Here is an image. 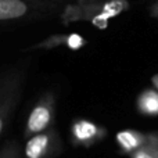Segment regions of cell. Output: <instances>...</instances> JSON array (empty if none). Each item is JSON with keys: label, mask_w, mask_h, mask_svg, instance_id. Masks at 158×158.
I'll use <instances>...</instances> for the list:
<instances>
[{"label": "cell", "mask_w": 158, "mask_h": 158, "mask_svg": "<svg viewBox=\"0 0 158 158\" xmlns=\"http://www.w3.org/2000/svg\"><path fill=\"white\" fill-rule=\"evenodd\" d=\"M27 13L28 6L24 0H0V19L2 21L21 18Z\"/></svg>", "instance_id": "1"}, {"label": "cell", "mask_w": 158, "mask_h": 158, "mask_svg": "<svg viewBox=\"0 0 158 158\" xmlns=\"http://www.w3.org/2000/svg\"><path fill=\"white\" fill-rule=\"evenodd\" d=\"M49 121H50V110L43 104L36 106L32 110L29 119H28V131L33 132V133L43 131L49 125Z\"/></svg>", "instance_id": "2"}, {"label": "cell", "mask_w": 158, "mask_h": 158, "mask_svg": "<svg viewBox=\"0 0 158 158\" xmlns=\"http://www.w3.org/2000/svg\"><path fill=\"white\" fill-rule=\"evenodd\" d=\"M49 144V136L47 135H36L25 146V156L28 158H40L46 151Z\"/></svg>", "instance_id": "3"}, {"label": "cell", "mask_w": 158, "mask_h": 158, "mask_svg": "<svg viewBox=\"0 0 158 158\" xmlns=\"http://www.w3.org/2000/svg\"><path fill=\"white\" fill-rule=\"evenodd\" d=\"M97 133V128L93 123L86 122V121H81L75 125V135L79 140H87L92 139Z\"/></svg>", "instance_id": "4"}, {"label": "cell", "mask_w": 158, "mask_h": 158, "mask_svg": "<svg viewBox=\"0 0 158 158\" xmlns=\"http://www.w3.org/2000/svg\"><path fill=\"white\" fill-rule=\"evenodd\" d=\"M143 111L147 114H157L158 112V94L154 92H146L142 97Z\"/></svg>", "instance_id": "5"}, {"label": "cell", "mask_w": 158, "mask_h": 158, "mask_svg": "<svg viewBox=\"0 0 158 158\" xmlns=\"http://www.w3.org/2000/svg\"><path fill=\"white\" fill-rule=\"evenodd\" d=\"M118 142H119L121 146H122L123 148H126V150L136 148L137 144H139L137 137L135 136L133 133H131V132H121V133H118Z\"/></svg>", "instance_id": "6"}, {"label": "cell", "mask_w": 158, "mask_h": 158, "mask_svg": "<svg viewBox=\"0 0 158 158\" xmlns=\"http://www.w3.org/2000/svg\"><path fill=\"white\" fill-rule=\"evenodd\" d=\"M81 38L79 36H71V39H69V44H71L74 49H77V47L81 46Z\"/></svg>", "instance_id": "7"}, {"label": "cell", "mask_w": 158, "mask_h": 158, "mask_svg": "<svg viewBox=\"0 0 158 158\" xmlns=\"http://www.w3.org/2000/svg\"><path fill=\"white\" fill-rule=\"evenodd\" d=\"M136 158H156V157L151 156V154H148V153H144V151H143V153H139V154H137Z\"/></svg>", "instance_id": "8"}, {"label": "cell", "mask_w": 158, "mask_h": 158, "mask_svg": "<svg viewBox=\"0 0 158 158\" xmlns=\"http://www.w3.org/2000/svg\"><path fill=\"white\" fill-rule=\"evenodd\" d=\"M156 13H157V15H158V7H157V11H156Z\"/></svg>", "instance_id": "9"}]
</instances>
